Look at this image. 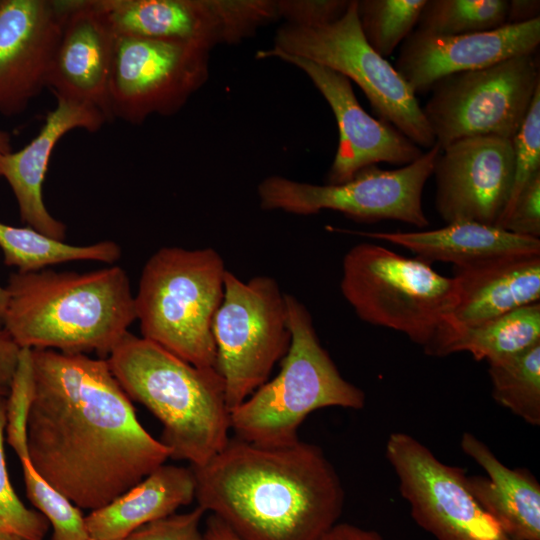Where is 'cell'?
<instances>
[{"mask_svg":"<svg viewBox=\"0 0 540 540\" xmlns=\"http://www.w3.org/2000/svg\"><path fill=\"white\" fill-rule=\"evenodd\" d=\"M540 1L512 0L509 1L506 24H521L539 18Z\"/></svg>","mask_w":540,"mask_h":540,"instance_id":"39","label":"cell"},{"mask_svg":"<svg viewBox=\"0 0 540 540\" xmlns=\"http://www.w3.org/2000/svg\"><path fill=\"white\" fill-rule=\"evenodd\" d=\"M63 1L0 0V113L14 116L47 87Z\"/></svg>","mask_w":540,"mask_h":540,"instance_id":"17","label":"cell"},{"mask_svg":"<svg viewBox=\"0 0 540 540\" xmlns=\"http://www.w3.org/2000/svg\"><path fill=\"white\" fill-rule=\"evenodd\" d=\"M225 272L213 248L162 247L155 252L134 295L142 337L196 367L216 368L212 326Z\"/></svg>","mask_w":540,"mask_h":540,"instance_id":"6","label":"cell"},{"mask_svg":"<svg viewBox=\"0 0 540 540\" xmlns=\"http://www.w3.org/2000/svg\"><path fill=\"white\" fill-rule=\"evenodd\" d=\"M191 468L198 506L243 540H318L344 507L334 466L300 439L286 446L230 439L208 463Z\"/></svg>","mask_w":540,"mask_h":540,"instance_id":"2","label":"cell"},{"mask_svg":"<svg viewBox=\"0 0 540 540\" xmlns=\"http://www.w3.org/2000/svg\"><path fill=\"white\" fill-rule=\"evenodd\" d=\"M203 533L205 540H243L225 523L212 514L206 521V528Z\"/></svg>","mask_w":540,"mask_h":540,"instance_id":"40","label":"cell"},{"mask_svg":"<svg viewBox=\"0 0 540 540\" xmlns=\"http://www.w3.org/2000/svg\"><path fill=\"white\" fill-rule=\"evenodd\" d=\"M124 392L162 424L170 458L200 467L229 442L230 410L215 367H196L128 332L106 358Z\"/></svg>","mask_w":540,"mask_h":540,"instance_id":"4","label":"cell"},{"mask_svg":"<svg viewBox=\"0 0 540 540\" xmlns=\"http://www.w3.org/2000/svg\"><path fill=\"white\" fill-rule=\"evenodd\" d=\"M461 448L487 474L468 476L480 506L514 540H540V484L531 472L507 467L472 433H463Z\"/></svg>","mask_w":540,"mask_h":540,"instance_id":"22","label":"cell"},{"mask_svg":"<svg viewBox=\"0 0 540 540\" xmlns=\"http://www.w3.org/2000/svg\"><path fill=\"white\" fill-rule=\"evenodd\" d=\"M8 301V293L5 287L0 286V329L3 328V316Z\"/></svg>","mask_w":540,"mask_h":540,"instance_id":"42","label":"cell"},{"mask_svg":"<svg viewBox=\"0 0 540 540\" xmlns=\"http://www.w3.org/2000/svg\"><path fill=\"white\" fill-rule=\"evenodd\" d=\"M507 0H426L417 29L437 35L491 31L506 25Z\"/></svg>","mask_w":540,"mask_h":540,"instance_id":"28","label":"cell"},{"mask_svg":"<svg viewBox=\"0 0 540 540\" xmlns=\"http://www.w3.org/2000/svg\"><path fill=\"white\" fill-rule=\"evenodd\" d=\"M385 454L414 521L437 540H514L480 506L463 469L404 432L390 434Z\"/></svg>","mask_w":540,"mask_h":540,"instance_id":"13","label":"cell"},{"mask_svg":"<svg viewBox=\"0 0 540 540\" xmlns=\"http://www.w3.org/2000/svg\"><path fill=\"white\" fill-rule=\"evenodd\" d=\"M285 304L291 342L280 372L230 410L236 438L262 446L297 442L300 425L318 409L365 405L364 392L342 377L321 345L306 307L290 294Z\"/></svg>","mask_w":540,"mask_h":540,"instance_id":"5","label":"cell"},{"mask_svg":"<svg viewBox=\"0 0 540 540\" xmlns=\"http://www.w3.org/2000/svg\"><path fill=\"white\" fill-rule=\"evenodd\" d=\"M440 148L434 144L414 162L394 170L377 165L341 184L316 185L270 176L258 186L260 205L297 215L333 210L360 221L396 220L424 228V186L433 174Z\"/></svg>","mask_w":540,"mask_h":540,"instance_id":"11","label":"cell"},{"mask_svg":"<svg viewBox=\"0 0 540 540\" xmlns=\"http://www.w3.org/2000/svg\"><path fill=\"white\" fill-rule=\"evenodd\" d=\"M38 134L21 150L0 154V177L10 185L21 220L28 227L63 241L66 226L54 218L43 200V184L52 153L61 138L74 129L98 131L107 119L96 107L76 100L55 97Z\"/></svg>","mask_w":540,"mask_h":540,"instance_id":"21","label":"cell"},{"mask_svg":"<svg viewBox=\"0 0 540 540\" xmlns=\"http://www.w3.org/2000/svg\"><path fill=\"white\" fill-rule=\"evenodd\" d=\"M426 0H357V16L370 47L390 56L417 25Z\"/></svg>","mask_w":540,"mask_h":540,"instance_id":"29","label":"cell"},{"mask_svg":"<svg viewBox=\"0 0 540 540\" xmlns=\"http://www.w3.org/2000/svg\"><path fill=\"white\" fill-rule=\"evenodd\" d=\"M212 332L229 410L264 384L291 342L285 294L269 276L247 282L226 270Z\"/></svg>","mask_w":540,"mask_h":540,"instance_id":"9","label":"cell"},{"mask_svg":"<svg viewBox=\"0 0 540 540\" xmlns=\"http://www.w3.org/2000/svg\"><path fill=\"white\" fill-rule=\"evenodd\" d=\"M433 174L435 206L447 223L472 221L495 226L513 183L512 140L475 136L455 141L441 150Z\"/></svg>","mask_w":540,"mask_h":540,"instance_id":"15","label":"cell"},{"mask_svg":"<svg viewBox=\"0 0 540 540\" xmlns=\"http://www.w3.org/2000/svg\"><path fill=\"white\" fill-rule=\"evenodd\" d=\"M350 0H278L279 18L297 26H320L338 20L346 12Z\"/></svg>","mask_w":540,"mask_h":540,"instance_id":"35","label":"cell"},{"mask_svg":"<svg viewBox=\"0 0 540 540\" xmlns=\"http://www.w3.org/2000/svg\"><path fill=\"white\" fill-rule=\"evenodd\" d=\"M456 304L426 353L435 356L456 333L540 300V254L494 258L454 267Z\"/></svg>","mask_w":540,"mask_h":540,"instance_id":"20","label":"cell"},{"mask_svg":"<svg viewBox=\"0 0 540 540\" xmlns=\"http://www.w3.org/2000/svg\"><path fill=\"white\" fill-rule=\"evenodd\" d=\"M0 249L4 263L19 272H34L72 261H97L112 264L121 257L114 241L72 245L50 238L31 227H15L0 222Z\"/></svg>","mask_w":540,"mask_h":540,"instance_id":"26","label":"cell"},{"mask_svg":"<svg viewBox=\"0 0 540 540\" xmlns=\"http://www.w3.org/2000/svg\"><path fill=\"white\" fill-rule=\"evenodd\" d=\"M540 343V302L522 306L446 340L435 356L468 352L474 359L496 361Z\"/></svg>","mask_w":540,"mask_h":540,"instance_id":"25","label":"cell"},{"mask_svg":"<svg viewBox=\"0 0 540 540\" xmlns=\"http://www.w3.org/2000/svg\"><path fill=\"white\" fill-rule=\"evenodd\" d=\"M361 234L399 245L424 261L452 263L454 267L505 256L540 254V239L472 221L448 223L434 230Z\"/></svg>","mask_w":540,"mask_h":540,"instance_id":"24","label":"cell"},{"mask_svg":"<svg viewBox=\"0 0 540 540\" xmlns=\"http://www.w3.org/2000/svg\"><path fill=\"white\" fill-rule=\"evenodd\" d=\"M271 52L301 57L325 66L355 82L378 118L394 126L420 148L435 144L416 95L385 58L366 41L357 16V0H350L338 20L320 26L285 23Z\"/></svg>","mask_w":540,"mask_h":540,"instance_id":"8","label":"cell"},{"mask_svg":"<svg viewBox=\"0 0 540 540\" xmlns=\"http://www.w3.org/2000/svg\"><path fill=\"white\" fill-rule=\"evenodd\" d=\"M259 59L279 58L302 70L323 95L335 116L339 141L328 184H341L380 162L408 165L423 152L391 124L370 116L359 104L345 76L307 59L260 50Z\"/></svg>","mask_w":540,"mask_h":540,"instance_id":"16","label":"cell"},{"mask_svg":"<svg viewBox=\"0 0 540 540\" xmlns=\"http://www.w3.org/2000/svg\"><path fill=\"white\" fill-rule=\"evenodd\" d=\"M516 235L540 237V173L532 178L518 196L504 226Z\"/></svg>","mask_w":540,"mask_h":540,"instance_id":"36","label":"cell"},{"mask_svg":"<svg viewBox=\"0 0 540 540\" xmlns=\"http://www.w3.org/2000/svg\"><path fill=\"white\" fill-rule=\"evenodd\" d=\"M20 347L5 329H0V386L9 389L13 379Z\"/></svg>","mask_w":540,"mask_h":540,"instance_id":"37","label":"cell"},{"mask_svg":"<svg viewBox=\"0 0 540 540\" xmlns=\"http://www.w3.org/2000/svg\"><path fill=\"white\" fill-rule=\"evenodd\" d=\"M116 35L97 0L63 1L47 87L98 108L110 122L108 93Z\"/></svg>","mask_w":540,"mask_h":540,"instance_id":"19","label":"cell"},{"mask_svg":"<svg viewBox=\"0 0 540 540\" xmlns=\"http://www.w3.org/2000/svg\"><path fill=\"white\" fill-rule=\"evenodd\" d=\"M6 410L7 396L0 395V528L22 540H42L49 529L48 520L23 504L9 480L4 450Z\"/></svg>","mask_w":540,"mask_h":540,"instance_id":"31","label":"cell"},{"mask_svg":"<svg viewBox=\"0 0 540 540\" xmlns=\"http://www.w3.org/2000/svg\"><path fill=\"white\" fill-rule=\"evenodd\" d=\"M205 512L197 505L189 512L170 514L139 527L123 540H205L200 530Z\"/></svg>","mask_w":540,"mask_h":540,"instance_id":"34","label":"cell"},{"mask_svg":"<svg viewBox=\"0 0 540 540\" xmlns=\"http://www.w3.org/2000/svg\"><path fill=\"white\" fill-rule=\"evenodd\" d=\"M5 288L3 329L20 348L95 352L106 359L137 319L129 278L120 266L85 273L17 271Z\"/></svg>","mask_w":540,"mask_h":540,"instance_id":"3","label":"cell"},{"mask_svg":"<svg viewBox=\"0 0 540 540\" xmlns=\"http://www.w3.org/2000/svg\"><path fill=\"white\" fill-rule=\"evenodd\" d=\"M539 86L535 53L521 55L438 80L422 110L440 150L475 136L512 140Z\"/></svg>","mask_w":540,"mask_h":540,"instance_id":"10","label":"cell"},{"mask_svg":"<svg viewBox=\"0 0 540 540\" xmlns=\"http://www.w3.org/2000/svg\"><path fill=\"white\" fill-rule=\"evenodd\" d=\"M12 152L11 136L3 130H0V154Z\"/></svg>","mask_w":540,"mask_h":540,"instance_id":"41","label":"cell"},{"mask_svg":"<svg viewBox=\"0 0 540 540\" xmlns=\"http://www.w3.org/2000/svg\"><path fill=\"white\" fill-rule=\"evenodd\" d=\"M8 393H9V389L0 386V395H2V396H8Z\"/></svg>","mask_w":540,"mask_h":540,"instance_id":"44","label":"cell"},{"mask_svg":"<svg viewBox=\"0 0 540 540\" xmlns=\"http://www.w3.org/2000/svg\"><path fill=\"white\" fill-rule=\"evenodd\" d=\"M539 43L540 18L462 35H437L416 29L402 42L395 69L415 95L423 94L446 76L536 53Z\"/></svg>","mask_w":540,"mask_h":540,"instance_id":"18","label":"cell"},{"mask_svg":"<svg viewBox=\"0 0 540 540\" xmlns=\"http://www.w3.org/2000/svg\"><path fill=\"white\" fill-rule=\"evenodd\" d=\"M20 462L26 495L52 525L51 540H90L80 508L51 486L35 470L29 457Z\"/></svg>","mask_w":540,"mask_h":540,"instance_id":"30","label":"cell"},{"mask_svg":"<svg viewBox=\"0 0 540 540\" xmlns=\"http://www.w3.org/2000/svg\"><path fill=\"white\" fill-rule=\"evenodd\" d=\"M27 447L35 470L80 509L101 508L170 458L104 358L31 349Z\"/></svg>","mask_w":540,"mask_h":540,"instance_id":"1","label":"cell"},{"mask_svg":"<svg viewBox=\"0 0 540 540\" xmlns=\"http://www.w3.org/2000/svg\"><path fill=\"white\" fill-rule=\"evenodd\" d=\"M116 36L236 44L279 18L273 0H97Z\"/></svg>","mask_w":540,"mask_h":540,"instance_id":"14","label":"cell"},{"mask_svg":"<svg viewBox=\"0 0 540 540\" xmlns=\"http://www.w3.org/2000/svg\"><path fill=\"white\" fill-rule=\"evenodd\" d=\"M209 49L178 41L116 36L108 104L111 121L170 116L206 82Z\"/></svg>","mask_w":540,"mask_h":540,"instance_id":"12","label":"cell"},{"mask_svg":"<svg viewBox=\"0 0 540 540\" xmlns=\"http://www.w3.org/2000/svg\"><path fill=\"white\" fill-rule=\"evenodd\" d=\"M512 143L514 150L512 188L507 205L495 225L502 229L522 190L540 173V86Z\"/></svg>","mask_w":540,"mask_h":540,"instance_id":"32","label":"cell"},{"mask_svg":"<svg viewBox=\"0 0 540 540\" xmlns=\"http://www.w3.org/2000/svg\"><path fill=\"white\" fill-rule=\"evenodd\" d=\"M488 364L495 401L526 423L540 425V343Z\"/></svg>","mask_w":540,"mask_h":540,"instance_id":"27","label":"cell"},{"mask_svg":"<svg viewBox=\"0 0 540 540\" xmlns=\"http://www.w3.org/2000/svg\"><path fill=\"white\" fill-rule=\"evenodd\" d=\"M192 468L162 464L107 505L90 511L85 525L91 539L123 540L139 527L175 513L195 499Z\"/></svg>","mask_w":540,"mask_h":540,"instance_id":"23","label":"cell"},{"mask_svg":"<svg viewBox=\"0 0 540 540\" xmlns=\"http://www.w3.org/2000/svg\"><path fill=\"white\" fill-rule=\"evenodd\" d=\"M318 540H386L378 532L349 523H336Z\"/></svg>","mask_w":540,"mask_h":540,"instance_id":"38","label":"cell"},{"mask_svg":"<svg viewBox=\"0 0 540 540\" xmlns=\"http://www.w3.org/2000/svg\"><path fill=\"white\" fill-rule=\"evenodd\" d=\"M0 540H22L18 535L0 528Z\"/></svg>","mask_w":540,"mask_h":540,"instance_id":"43","label":"cell"},{"mask_svg":"<svg viewBox=\"0 0 540 540\" xmlns=\"http://www.w3.org/2000/svg\"><path fill=\"white\" fill-rule=\"evenodd\" d=\"M90 540H94V539H90Z\"/></svg>","mask_w":540,"mask_h":540,"instance_id":"45","label":"cell"},{"mask_svg":"<svg viewBox=\"0 0 540 540\" xmlns=\"http://www.w3.org/2000/svg\"><path fill=\"white\" fill-rule=\"evenodd\" d=\"M340 287L360 319L401 332L424 349L458 295L454 277L437 273L422 259L371 243L357 244L345 254Z\"/></svg>","mask_w":540,"mask_h":540,"instance_id":"7","label":"cell"},{"mask_svg":"<svg viewBox=\"0 0 540 540\" xmlns=\"http://www.w3.org/2000/svg\"><path fill=\"white\" fill-rule=\"evenodd\" d=\"M32 351L21 348L17 367L9 387L6 410V441L19 459L29 457L27 421L33 401Z\"/></svg>","mask_w":540,"mask_h":540,"instance_id":"33","label":"cell"}]
</instances>
